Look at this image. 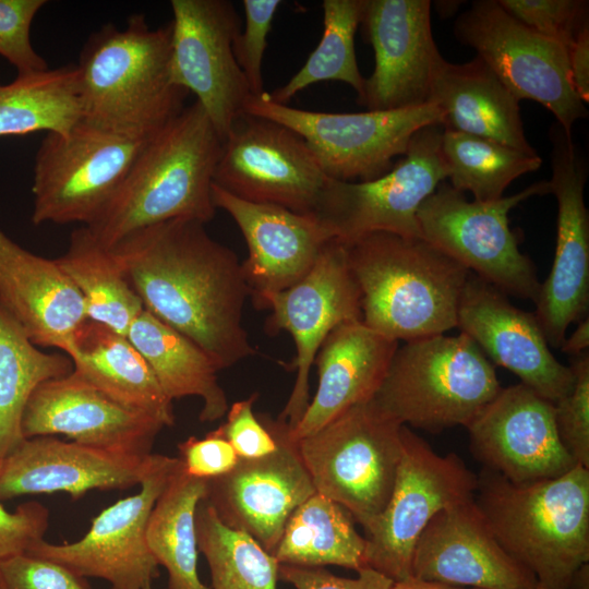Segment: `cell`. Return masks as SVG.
Instances as JSON below:
<instances>
[{"label": "cell", "instance_id": "1", "mask_svg": "<svg viewBox=\"0 0 589 589\" xmlns=\"http://www.w3.org/2000/svg\"><path fill=\"white\" fill-rule=\"evenodd\" d=\"M111 250L144 309L194 341L219 371L255 353L243 326L250 293L242 262L204 223H160Z\"/></svg>", "mask_w": 589, "mask_h": 589}, {"label": "cell", "instance_id": "2", "mask_svg": "<svg viewBox=\"0 0 589 589\" xmlns=\"http://www.w3.org/2000/svg\"><path fill=\"white\" fill-rule=\"evenodd\" d=\"M170 23L151 28L143 13L92 33L76 63L82 122L146 141L175 119L189 93L170 81Z\"/></svg>", "mask_w": 589, "mask_h": 589}, {"label": "cell", "instance_id": "3", "mask_svg": "<svg viewBox=\"0 0 589 589\" xmlns=\"http://www.w3.org/2000/svg\"><path fill=\"white\" fill-rule=\"evenodd\" d=\"M221 146L203 107L196 100L185 106L146 142L113 197L84 227L111 249L131 233L168 220L208 223L216 212L212 184Z\"/></svg>", "mask_w": 589, "mask_h": 589}, {"label": "cell", "instance_id": "4", "mask_svg": "<svg viewBox=\"0 0 589 589\" xmlns=\"http://www.w3.org/2000/svg\"><path fill=\"white\" fill-rule=\"evenodd\" d=\"M344 244L368 327L399 342L457 326L466 267L421 237L373 232Z\"/></svg>", "mask_w": 589, "mask_h": 589}, {"label": "cell", "instance_id": "5", "mask_svg": "<svg viewBox=\"0 0 589 589\" xmlns=\"http://www.w3.org/2000/svg\"><path fill=\"white\" fill-rule=\"evenodd\" d=\"M474 502L501 546L546 589H568L589 561V469L513 483L483 468Z\"/></svg>", "mask_w": 589, "mask_h": 589}, {"label": "cell", "instance_id": "6", "mask_svg": "<svg viewBox=\"0 0 589 589\" xmlns=\"http://www.w3.org/2000/svg\"><path fill=\"white\" fill-rule=\"evenodd\" d=\"M501 388L471 338L441 334L398 345L370 400L398 423L436 434L467 426Z\"/></svg>", "mask_w": 589, "mask_h": 589}, {"label": "cell", "instance_id": "7", "mask_svg": "<svg viewBox=\"0 0 589 589\" xmlns=\"http://www.w3.org/2000/svg\"><path fill=\"white\" fill-rule=\"evenodd\" d=\"M404 426L369 400L297 442L315 491L346 508L363 529L393 492Z\"/></svg>", "mask_w": 589, "mask_h": 589}, {"label": "cell", "instance_id": "8", "mask_svg": "<svg viewBox=\"0 0 589 589\" xmlns=\"http://www.w3.org/2000/svg\"><path fill=\"white\" fill-rule=\"evenodd\" d=\"M548 193L549 181H539L509 196L470 202L445 180L419 207L421 238L506 296L534 303L541 283L533 262L519 250L508 214Z\"/></svg>", "mask_w": 589, "mask_h": 589}, {"label": "cell", "instance_id": "9", "mask_svg": "<svg viewBox=\"0 0 589 589\" xmlns=\"http://www.w3.org/2000/svg\"><path fill=\"white\" fill-rule=\"evenodd\" d=\"M244 112L298 133L324 173L346 182L383 176L393 167L395 157L405 155L417 131L442 124V112L433 103L399 110L333 113L279 104L267 92L252 95Z\"/></svg>", "mask_w": 589, "mask_h": 589}, {"label": "cell", "instance_id": "10", "mask_svg": "<svg viewBox=\"0 0 589 589\" xmlns=\"http://www.w3.org/2000/svg\"><path fill=\"white\" fill-rule=\"evenodd\" d=\"M456 39L473 48L518 99L539 103L570 136L574 123L588 117L569 75L568 50L514 17L498 0H477L454 24Z\"/></svg>", "mask_w": 589, "mask_h": 589}, {"label": "cell", "instance_id": "11", "mask_svg": "<svg viewBox=\"0 0 589 589\" xmlns=\"http://www.w3.org/2000/svg\"><path fill=\"white\" fill-rule=\"evenodd\" d=\"M476 489L477 474L457 454L435 453L405 425L393 492L364 529L366 566L393 581L411 577L414 546L429 521L440 510L472 498Z\"/></svg>", "mask_w": 589, "mask_h": 589}, {"label": "cell", "instance_id": "12", "mask_svg": "<svg viewBox=\"0 0 589 589\" xmlns=\"http://www.w3.org/2000/svg\"><path fill=\"white\" fill-rule=\"evenodd\" d=\"M147 141L82 121L67 135L47 133L35 156L32 223L89 225L113 197Z\"/></svg>", "mask_w": 589, "mask_h": 589}, {"label": "cell", "instance_id": "13", "mask_svg": "<svg viewBox=\"0 0 589 589\" xmlns=\"http://www.w3.org/2000/svg\"><path fill=\"white\" fill-rule=\"evenodd\" d=\"M441 123L417 131L407 152L383 176L360 182L328 179L315 215L333 239L348 243L373 232L421 237L417 213L447 179Z\"/></svg>", "mask_w": 589, "mask_h": 589}, {"label": "cell", "instance_id": "14", "mask_svg": "<svg viewBox=\"0 0 589 589\" xmlns=\"http://www.w3.org/2000/svg\"><path fill=\"white\" fill-rule=\"evenodd\" d=\"M328 179L298 133L243 112L223 141L213 183L244 201L314 214Z\"/></svg>", "mask_w": 589, "mask_h": 589}, {"label": "cell", "instance_id": "15", "mask_svg": "<svg viewBox=\"0 0 589 589\" xmlns=\"http://www.w3.org/2000/svg\"><path fill=\"white\" fill-rule=\"evenodd\" d=\"M169 75L193 93L224 141L252 96L233 55L240 17L228 0H171Z\"/></svg>", "mask_w": 589, "mask_h": 589}, {"label": "cell", "instance_id": "16", "mask_svg": "<svg viewBox=\"0 0 589 589\" xmlns=\"http://www.w3.org/2000/svg\"><path fill=\"white\" fill-rule=\"evenodd\" d=\"M265 309L271 310L268 328L289 333L296 347L294 383L278 417L291 430L309 406L310 372L323 341L340 324L362 320L360 289L345 244L330 240L310 272L271 297Z\"/></svg>", "mask_w": 589, "mask_h": 589}, {"label": "cell", "instance_id": "17", "mask_svg": "<svg viewBox=\"0 0 589 589\" xmlns=\"http://www.w3.org/2000/svg\"><path fill=\"white\" fill-rule=\"evenodd\" d=\"M177 462L178 457L161 455L140 491L100 512L77 541L53 544L43 539L26 553L61 564L85 578L104 579L111 589L152 587L159 564L147 544V521Z\"/></svg>", "mask_w": 589, "mask_h": 589}, {"label": "cell", "instance_id": "18", "mask_svg": "<svg viewBox=\"0 0 589 589\" xmlns=\"http://www.w3.org/2000/svg\"><path fill=\"white\" fill-rule=\"evenodd\" d=\"M360 25L374 50V69L357 103L371 111L429 104L445 60L432 35L431 1L364 0Z\"/></svg>", "mask_w": 589, "mask_h": 589}, {"label": "cell", "instance_id": "19", "mask_svg": "<svg viewBox=\"0 0 589 589\" xmlns=\"http://www.w3.org/2000/svg\"><path fill=\"white\" fill-rule=\"evenodd\" d=\"M550 193L557 203L556 244L551 271L540 284L534 315L550 347L561 348L567 328L589 311V213L586 169L572 136L558 125L551 134Z\"/></svg>", "mask_w": 589, "mask_h": 589}, {"label": "cell", "instance_id": "20", "mask_svg": "<svg viewBox=\"0 0 589 589\" xmlns=\"http://www.w3.org/2000/svg\"><path fill=\"white\" fill-rule=\"evenodd\" d=\"M261 417L277 448L260 458L239 457L229 472L207 479L204 500L225 525L248 533L273 554L290 515L316 491L287 423Z\"/></svg>", "mask_w": 589, "mask_h": 589}, {"label": "cell", "instance_id": "21", "mask_svg": "<svg viewBox=\"0 0 589 589\" xmlns=\"http://www.w3.org/2000/svg\"><path fill=\"white\" fill-rule=\"evenodd\" d=\"M466 428L483 468L513 483L556 478L577 465L558 437L554 404L521 383L501 388Z\"/></svg>", "mask_w": 589, "mask_h": 589}, {"label": "cell", "instance_id": "22", "mask_svg": "<svg viewBox=\"0 0 589 589\" xmlns=\"http://www.w3.org/2000/svg\"><path fill=\"white\" fill-rule=\"evenodd\" d=\"M494 365L555 404L570 392L574 374L552 354L534 313L526 312L494 286L470 273L457 313V326Z\"/></svg>", "mask_w": 589, "mask_h": 589}, {"label": "cell", "instance_id": "23", "mask_svg": "<svg viewBox=\"0 0 589 589\" xmlns=\"http://www.w3.org/2000/svg\"><path fill=\"white\" fill-rule=\"evenodd\" d=\"M164 428L160 421L115 401L74 371L41 383L31 395L21 423L24 438L64 435L131 455L152 454Z\"/></svg>", "mask_w": 589, "mask_h": 589}, {"label": "cell", "instance_id": "24", "mask_svg": "<svg viewBox=\"0 0 589 589\" xmlns=\"http://www.w3.org/2000/svg\"><path fill=\"white\" fill-rule=\"evenodd\" d=\"M214 206L228 213L239 227L248 256L242 262L250 297L259 309L303 278L323 248L333 240L315 214L238 199L214 183Z\"/></svg>", "mask_w": 589, "mask_h": 589}, {"label": "cell", "instance_id": "25", "mask_svg": "<svg viewBox=\"0 0 589 589\" xmlns=\"http://www.w3.org/2000/svg\"><path fill=\"white\" fill-rule=\"evenodd\" d=\"M160 457L106 450L49 435L24 438L0 460V501L55 492L75 500L92 490H125L140 485Z\"/></svg>", "mask_w": 589, "mask_h": 589}, {"label": "cell", "instance_id": "26", "mask_svg": "<svg viewBox=\"0 0 589 589\" xmlns=\"http://www.w3.org/2000/svg\"><path fill=\"white\" fill-rule=\"evenodd\" d=\"M412 576L474 589H530L539 582L498 543L472 498L440 510L421 532Z\"/></svg>", "mask_w": 589, "mask_h": 589}, {"label": "cell", "instance_id": "27", "mask_svg": "<svg viewBox=\"0 0 589 589\" xmlns=\"http://www.w3.org/2000/svg\"><path fill=\"white\" fill-rule=\"evenodd\" d=\"M0 306L35 346L65 354L87 321L81 293L56 260L32 253L3 231Z\"/></svg>", "mask_w": 589, "mask_h": 589}, {"label": "cell", "instance_id": "28", "mask_svg": "<svg viewBox=\"0 0 589 589\" xmlns=\"http://www.w3.org/2000/svg\"><path fill=\"white\" fill-rule=\"evenodd\" d=\"M399 342L362 320L333 329L320 347L314 363L317 387L297 425L293 441L312 434L348 408L369 401L380 387Z\"/></svg>", "mask_w": 589, "mask_h": 589}, {"label": "cell", "instance_id": "29", "mask_svg": "<svg viewBox=\"0 0 589 589\" xmlns=\"http://www.w3.org/2000/svg\"><path fill=\"white\" fill-rule=\"evenodd\" d=\"M430 103L441 110L444 129L537 153L526 137L519 100L478 57L461 64L444 60Z\"/></svg>", "mask_w": 589, "mask_h": 589}, {"label": "cell", "instance_id": "30", "mask_svg": "<svg viewBox=\"0 0 589 589\" xmlns=\"http://www.w3.org/2000/svg\"><path fill=\"white\" fill-rule=\"evenodd\" d=\"M67 356L79 376L115 401L160 421L165 428L175 424L172 400L127 336L87 320Z\"/></svg>", "mask_w": 589, "mask_h": 589}, {"label": "cell", "instance_id": "31", "mask_svg": "<svg viewBox=\"0 0 589 589\" xmlns=\"http://www.w3.org/2000/svg\"><path fill=\"white\" fill-rule=\"evenodd\" d=\"M127 337L172 401L189 396L201 398L202 422L216 421L227 413L229 404L218 382L219 369L194 341L145 309L131 324Z\"/></svg>", "mask_w": 589, "mask_h": 589}, {"label": "cell", "instance_id": "32", "mask_svg": "<svg viewBox=\"0 0 589 589\" xmlns=\"http://www.w3.org/2000/svg\"><path fill=\"white\" fill-rule=\"evenodd\" d=\"M353 521L346 508L316 492L290 515L272 555L279 565L359 572L368 567L366 541Z\"/></svg>", "mask_w": 589, "mask_h": 589}, {"label": "cell", "instance_id": "33", "mask_svg": "<svg viewBox=\"0 0 589 589\" xmlns=\"http://www.w3.org/2000/svg\"><path fill=\"white\" fill-rule=\"evenodd\" d=\"M206 491V480L188 474L178 458L151 512L146 540L159 566L167 570L168 589H211L197 572L195 527L196 508Z\"/></svg>", "mask_w": 589, "mask_h": 589}, {"label": "cell", "instance_id": "34", "mask_svg": "<svg viewBox=\"0 0 589 589\" xmlns=\"http://www.w3.org/2000/svg\"><path fill=\"white\" fill-rule=\"evenodd\" d=\"M55 260L81 293L87 320L127 336L144 306L113 251L82 226Z\"/></svg>", "mask_w": 589, "mask_h": 589}, {"label": "cell", "instance_id": "35", "mask_svg": "<svg viewBox=\"0 0 589 589\" xmlns=\"http://www.w3.org/2000/svg\"><path fill=\"white\" fill-rule=\"evenodd\" d=\"M81 121L76 64L17 74L0 84V137L39 131L67 135Z\"/></svg>", "mask_w": 589, "mask_h": 589}, {"label": "cell", "instance_id": "36", "mask_svg": "<svg viewBox=\"0 0 589 589\" xmlns=\"http://www.w3.org/2000/svg\"><path fill=\"white\" fill-rule=\"evenodd\" d=\"M72 371L70 357L39 350L0 306V460L24 440L22 417L33 392Z\"/></svg>", "mask_w": 589, "mask_h": 589}, {"label": "cell", "instance_id": "37", "mask_svg": "<svg viewBox=\"0 0 589 589\" xmlns=\"http://www.w3.org/2000/svg\"><path fill=\"white\" fill-rule=\"evenodd\" d=\"M441 154L449 184L470 192L476 201L503 197L506 188L518 177L533 172L542 158L495 141L444 129Z\"/></svg>", "mask_w": 589, "mask_h": 589}, {"label": "cell", "instance_id": "38", "mask_svg": "<svg viewBox=\"0 0 589 589\" xmlns=\"http://www.w3.org/2000/svg\"><path fill=\"white\" fill-rule=\"evenodd\" d=\"M195 527L211 589H277L275 557L248 533L225 525L204 498L196 508Z\"/></svg>", "mask_w": 589, "mask_h": 589}, {"label": "cell", "instance_id": "39", "mask_svg": "<svg viewBox=\"0 0 589 589\" xmlns=\"http://www.w3.org/2000/svg\"><path fill=\"white\" fill-rule=\"evenodd\" d=\"M363 5L364 0L323 1L322 38L301 69L285 85L268 93L274 101L287 105L297 93L323 81L344 82L358 96L362 93L365 77L358 67L354 35Z\"/></svg>", "mask_w": 589, "mask_h": 589}, {"label": "cell", "instance_id": "40", "mask_svg": "<svg viewBox=\"0 0 589 589\" xmlns=\"http://www.w3.org/2000/svg\"><path fill=\"white\" fill-rule=\"evenodd\" d=\"M574 384L569 393L554 404L558 437L575 460L589 469V352L572 358Z\"/></svg>", "mask_w": 589, "mask_h": 589}, {"label": "cell", "instance_id": "41", "mask_svg": "<svg viewBox=\"0 0 589 589\" xmlns=\"http://www.w3.org/2000/svg\"><path fill=\"white\" fill-rule=\"evenodd\" d=\"M514 17L532 31L569 48L588 23V1L498 0Z\"/></svg>", "mask_w": 589, "mask_h": 589}, {"label": "cell", "instance_id": "42", "mask_svg": "<svg viewBox=\"0 0 589 589\" xmlns=\"http://www.w3.org/2000/svg\"><path fill=\"white\" fill-rule=\"evenodd\" d=\"M45 0H0V56L17 74L45 71L46 60L35 50L31 28Z\"/></svg>", "mask_w": 589, "mask_h": 589}, {"label": "cell", "instance_id": "43", "mask_svg": "<svg viewBox=\"0 0 589 589\" xmlns=\"http://www.w3.org/2000/svg\"><path fill=\"white\" fill-rule=\"evenodd\" d=\"M245 25L232 45L233 55L242 70L251 94L264 93L262 64L267 36L280 0H243Z\"/></svg>", "mask_w": 589, "mask_h": 589}, {"label": "cell", "instance_id": "44", "mask_svg": "<svg viewBox=\"0 0 589 589\" xmlns=\"http://www.w3.org/2000/svg\"><path fill=\"white\" fill-rule=\"evenodd\" d=\"M2 589H93L87 578L28 553L0 562Z\"/></svg>", "mask_w": 589, "mask_h": 589}, {"label": "cell", "instance_id": "45", "mask_svg": "<svg viewBox=\"0 0 589 589\" xmlns=\"http://www.w3.org/2000/svg\"><path fill=\"white\" fill-rule=\"evenodd\" d=\"M256 395L233 402L226 421L218 428L240 458L252 459L272 454L277 441L262 417L256 416L253 405Z\"/></svg>", "mask_w": 589, "mask_h": 589}, {"label": "cell", "instance_id": "46", "mask_svg": "<svg viewBox=\"0 0 589 589\" xmlns=\"http://www.w3.org/2000/svg\"><path fill=\"white\" fill-rule=\"evenodd\" d=\"M49 526V510L41 503L21 504L7 510L0 501V562L26 553L44 539Z\"/></svg>", "mask_w": 589, "mask_h": 589}, {"label": "cell", "instance_id": "47", "mask_svg": "<svg viewBox=\"0 0 589 589\" xmlns=\"http://www.w3.org/2000/svg\"><path fill=\"white\" fill-rule=\"evenodd\" d=\"M178 458L187 473L204 480L229 472L239 460L219 428L208 432L203 438L188 437L178 444Z\"/></svg>", "mask_w": 589, "mask_h": 589}, {"label": "cell", "instance_id": "48", "mask_svg": "<svg viewBox=\"0 0 589 589\" xmlns=\"http://www.w3.org/2000/svg\"><path fill=\"white\" fill-rule=\"evenodd\" d=\"M357 573V578H345L324 567L279 565L278 578L294 589H389L394 582L371 567H364Z\"/></svg>", "mask_w": 589, "mask_h": 589}, {"label": "cell", "instance_id": "49", "mask_svg": "<svg viewBox=\"0 0 589 589\" xmlns=\"http://www.w3.org/2000/svg\"><path fill=\"white\" fill-rule=\"evenodd\" d=\"M572 85L579 98L589 101V25L585 26L568 48Z\"/></svg>", "mask_w": 589, "mask_h": 589}, {"label": "cell", "instance_id": "50", "mask_svg": "<svg viewBox=\"0 0 589 589\" xmlns=\"http://www.w3.org/2000/svg\"><path fill=\"white\" fill-rule=\"evenodd\" d=\"M589 348V317L586 316L577 323L574 332L565 337L561 349L572 357L578 356Z\"/></svg>", "mask_w": 589, "mask_h": 589}, {"label": "cell", "instance_id": "51", "mask_svg": "<svg viewBox=\"0 0 589 589\" xmlns=\"http://www.w3.org/2000/svg\"><path fill=\"white\" fill-rule=\"evenodd\" d=\"M389 589H474L450 586L437 581H430L411 576L407 579L394 581Z\"/></svg>", "mask_w": 589, "mask_h": 589}, {"label": "cell", "instance_id": "52", "mask_svg": "<svg viewBox=\"0 0 589 589\" xmlns=\"http://www.w3.org/2000/svg\"><path fill=\"white\" fill-rule=\"evenodd\" d=\"M530 589H546L545 587H543L542 585L538 584L537 586L530 588Z\"/></svg>", "mask_w": 589, "mask_h": 589}, {"label": "cell", "instance_id": "53", "mask_svg": "<svg viewBox=\"0 0 589 589\" xmlns=\"http://www.w3.org/2000/svg\"><path fill=\"white\" fill-rule=\"evenodd\" d=\"M146 589H152V587H149V588H146Z\"/></svg>", "mask_w": 589, "mask_h": 589}, {"label": "cell", "instance_id": "54", "mask_svg": "<svg viewBox=\"0 0 589 589\" xmlns=\"http://www.w3.org/2000/svg\"><path fill=\"white\" fill-rule=\"evenodd\" d=\"M0 589H2V588H1V584H0Z\"/></svg>", "mask_w": 589, "mask_h": 589}]
</instances>
